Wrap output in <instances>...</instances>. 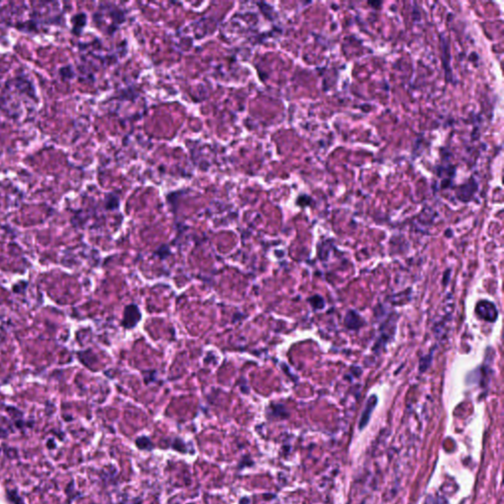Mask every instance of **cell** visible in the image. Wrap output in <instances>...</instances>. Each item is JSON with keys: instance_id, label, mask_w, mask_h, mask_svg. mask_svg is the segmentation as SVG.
<instances>
[{"instance_id": "6da1fadb", "label": "cell", "mask_w": 504, "mask_h": 504, "mask_svg": "<svg viewBox=\"0 0 504 504\" xmlns=\"http://www.w3.org/2000/svg\"><path fill=\"white\" fill-rule=\"evenodd\" d=\"M476 312L479 315V317L485 319V320L493 322L497 318V309L492 305V303H489L487 301H482L478 304L476 307Z\"/></svg>"}, {"instance_id": "7a4b0ae2", "label": "cell", "mask_w": 504, "mask_h": 504, "mask_svg": "<svg viewBox=\"0 0 504 504\" xmlns=\"http://www.w3.org/2000/svg\"><path fill=\"white\" fill-rule=\"evenodd\" d=\"M140 317H141V315H140L137 306H128L125 308L123 325L126 328H133L137 324Z\"/></svg>"}, {"instance_id": "3957f363", "label": "cell", "mask_w": 504, "mask_h": 504, "mask_svg": "<svg viewBox=\"0 0 504 504\" xmlns=\"http://www.w3.org/2000/svg\"><path fill=\"white\" fill-rule=\"evenodd\" d=\"M362 324H363V322L361 320V317L355 312L350 311L346 315V325L348 326V328H350V329L359 328Z\"/></svg>"}, {"instance_id": "277c9868", "label": "cell", "mask_w": 504, "mask_h": 504, "mask_svg": "<svg viewBox=\"0 0 504 504\" xmlns=\"http://www.w3.org/2000/svg\"><path fill=\"white\" fill-rule=\"evenodd\" d=\"M376 405V397L375 396H372L368 400L367 402V406H366V410L365 412L363 413V417H362V423H361V427H365V425L367 424V421H368V418H369V414L372 412V410L374 409Z\"/></svg>"}, {"instance_id": "5b68a950", "label": "cell", "mask_w": 504, "mask_h": 504, "mask_svg": "<svg viewBox=\"0 0 504 504\" xmlns=\"http://www.w3.org/2000/svg\"><path fill=\"white\" fill-rule=\"evenodd\" d=\"M136 446L141 450H152V448L154 447L153 443L151 442V440L146 436H142V437L137 438L136 439Z\"/></svg>"}]
</instances>
